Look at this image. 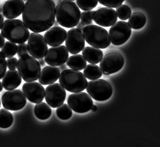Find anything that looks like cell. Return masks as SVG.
<instances>
[{
  "label": "cell",
  "instance_id": "6da1fadb",
  "mask_svg": "<svg viewBox=\"0 0 160 147\" xmlns=\"http://www.w3.org/2000/svg\"><path fill=\"white\" fill-rule=\"evenodd\" d=\"M23 22L36 33L51 28L56 19V4L52 0H28L22 12Z\"/></svg>",
  "mask_w": 160,
  "mask_h": 147
},
{
  "label": "cell",
  "instance_id": "7a4b0ae2",
  "mask_svg": "<svg viewBox=\"0 0 160 147\" xmlns=\"http://www.w3.org/2000/svg\"><path fill=\"white\" fill-rule=\"evenodd\" d=\"M81 12L75 2L62 0L56 7V16L58 24L66 28L75 27L79 23Z\"/></svg>",
  "mask_w": 160,
  "mask_h": 147
},
{
  "label": "cell",
  "instance_id": "3957f363",
  "mask_svg": "<svg viewBox=\"0 0 160 147\" xmlns=\"http://www.w3.org/2000/svg\"><path fill=\"white\" fill-rule=\"evenodd\" d=\"M1 34L13 43L21 44L28 40L30 32L25 23L19 19L5 20L1 28Z\"/></svg>",
  "mask_w": 160,
  "mask_h": 147
},
{
  "label": "cell",
  "instance_id": "277c9868",
  "mask_svg": "<svg viewBox=\"0 0 160 147\" xmlns=\"http://www.w3.org/2000/svg\"><path fill=\"white\" fill-rule=\"evenodd\" d=\"M60 85L68 91L78 93L86 89L88 81L86 77L79 71L66 69L62 71L59 75Z\"/></svg>",
  "mask_w": 160,
  "mask_h": 147
},
{
  "label": "cell",
  "instance_id": "5b68a950",
  "mask_svg": "<svg viewBox=\"0 0 160 147\" xmlns=\"http://www.w3.org/2000/svg\"><path fill=\"white\" fill-rule=\"evenodd\" d=\"M87 43L95 48L105 49L110 45L108 32L105 29L96 25H88L83 30Z\"/></svg>",
  "mask_w": 160,
  "mask_h": 147
},
{
  "label": "cell",
  "instance_id": "8992f818",
  "mask_svg": "<svg viewBox=\"0 0 160 147\" xmlns=\"http://www.w3.org/2000/svg\"><path fill=\"white\" fill-rule=\"evenodd\" d=\"M17 68L25 81H35L40 77L41 66L32 56L27 55L20 57L18 61Z\"/></svg>",
  "mask_w": 160,
  "mask_h": 147
},
{
  "label": "cell",
  "instance_id": "52a82bcc",
  "mask_svg": "<svg viewBox=\"0 0 160 147\" xmlns=\"http://www.w3.org/2000/svg\"><path fill=\"white\" fill-rule=\"evenodd\" d=\"M86 89L89 95L98 101L108 100L113 93V88L110 83L102 79L90 81L88 82Z\"/></svg>",
  "mask_w": 160,
  "mask_h": 147
},
{
  "label": "cell",
  "instance_id": "ba28073f",
  "mask_svg": "<svg viewBox=\"0 0 160 147\" xmlns=\"http://www.w3.org/2000/svg\"><path fill=\"white\" fill-rule=\"evenodd\" d=\"M124 64V58L120 53L113 51L102 57L100 68L104 75H110L119 71Z\"/></svg>",
  "mask_w": 160,
  "mask_h": 147
},
{
  "label": "cell",
  "instance_id": "9c48e42d",
  "mask_svg": "<svg viewBox=\"0 0 160 147\" xmlns=\"http://www.w3.org/2000/svg\"><path fill=\"white\" fill-rule=\"evenodd\" d=\"M1 100L4 108L11 111L21 110L27 103L26 96L19 89L5 92L2 96Z\"/></svg>",
  "mask_w": 160,
  "mask_h": 147
},
{
  "label": "cell",
  "instance_id": "30bf717a",
  "mask_svg": "<svg viewBox=\"0 0 160 147\" xmlns=\"http://www.w3.org/2000/svg\"><path fill=\"white\" fill-rule=\"evenodd\" d=\"M68 103L74 111L78 113L88 112L93 105L91 96L86 93L81 92L69 95Z\"/></svg>",
  "mask_w": 160,
  "mask_h": 147
},
{
  "label": "cell",
  "instance_id": "8fae6325",
  "mask_svg": "<svg viewBox=\"0 0 160 147\" xmlns=\"http://www.w3.org/2000/svg\"><path fill=\"white\" fill-rule=\"evenodd\" d=\"M27 47L28 53L38 59L43 58L48 50V45L43 36L36 32L30 34Z\"/></svg>",
  "mask_w": 160,
  "mask_h": 147
},
{
  "label": "cell",
  "instance_id": "7c38bea8",
  "mask_svg": "<svg viewBox=\"0 0 160 147\" xmlns=\"http://www.w3.org/2000/svg\"><path fill=\"white\" fill-rule=\"evenodd\" d=\"M109 32L111 42L115 46H120L129 40L132 31L128 22L118 21L111 27Z\"/></svg>",
  "mask_w": 160,
  "mask_h": 147
},
{
  "label": "cell",
  "instance_id": "4fadbf2b",
  "mask_svg": "<svg viewBox=\"0 0 160 147\" xmlns=\"http://www.w3.org/2000/svg\"><path fill=\"white\" fill-rule=\"evenodd\" d=\"M67 93L58 83H52L45 90L44 97L49 106L53 108L58 107L65 101Z\"/></svg>",
  "mask_w": 160,
  "mask_h": 147
},
{
  "label": "cell",
  "instance_id": "5bb4252c",
  "mask_svg": "<svg viewBox=\"0 0 160 147\" xmlns=\"http://www.w3.org/2000/svg\"><path fill=\"white\" fill-rule=\"evenodd\" d=\"M85 38L82 31L73 28L68 31L65 38V45L72 55L79 53L85 47Z\"/></svg>",
  "mask_w": 160,
  "mask_h": 147
},
{
  "label": "cell",
  "instance_id": "9a60e30c",
  "mask_svg": "<svg viewBox=\"0 0 160 147\" xmlns=\"http://www.w3.org/2000/svg\"><path fill=\"white\" fill-rule=\"evenodd\" d=\"M68 56L69 52L65 46H57L51 47L48 50L44 61L50 66H58L65 63Z\"/></svg>",
  "mask_w": 160,
  "mask_h": 147
},
{
  "label": "cell",
  "instance_id": "2e32d148",
  "mask_svg": "<svg viewBox=\"0 0 160 147\" xmlns=\"http://www.w3.org/2000/svg\"><path fill=\"white\" fill-rule=\"evenodd\" d=\"M118 19L116 12L110 7H103L94 11L93 20L100 26L109 27L116 23Z\"/></svg>",
  "mask_w": 160,
  "mask_h": 147
},
{
  "label": "cell",
  "instance_id": "e0dca14e",
  "mask_svg": "<svg viewBox=\"0 0 160 147\" xmlns=\"http://www.w3.org/2000/svg\"><path fill=\"white\" fill-rule=\"evenodd\" d=\"M22 89L26 97L31 102L37 104L44 99V87L37 82H27L23 84Z\"/></svg>",
  "mask_w": 160,
  "mask_h": 147
},
{
  "label": "cell",
  "instance_id": "ac0fdd59",
  "mask_svg": "<svg viewBox=\"0 0 160 147\" xmlns=\"http://www.w3.org/2000/svg\"><path fill=\"white\" fill-rule=\"evenodd\" d=\"M67 33L66 30L62 27H53L48 29L44 33V40L50 47L60 46L65 41Z\"/></svg>",
  "mask_w": 160,
  "mask_h": 147
},
{
  "label": "cell",
  "instance_id": "d6986e66",
  "mask_svg": "<svg viewBox=\"0 0 160 147\" xmlns=\"http://www.w3.org/2000/svg\"><path fill=\"white\" fill-rule=\"evenodd\" d=\"M22 0H8L2 6V14L6 18L14 19L20 16L24 7Z\"/></svg>",
  "mask_w": 160,
  "mask_h": 147
},
{
  "label": "cell",
  "instance_id": "ffe728a7",
  "mask_svg": "<svg viewBox=\"0 0 160 147\" xmlns=\"http://www.w3.org/2000/svg\"><path fill=\"white\" fill-rule=\"evenodd\" d=\"M60 72V70L57 67L47 66L41 72L38 78L39 82L44 86L54 83L58 80Z\"/></svg>",
  "mask_w": 160,
  "mask_h": 147
},
{
  "label": "cell",
  "instance_id": "44dd1931",
  "mask_svg": "<svg viewBox=\"0 0 160 147\" xmlns=\"http://www.w3.org/2000/svg\"><path fill=\"white\" fill-rule=\"evenodd\" d=\"M22 81V77L18 71L10 69L6 72L3 76L2 86L7 90H14L21 85Z\"/></svg>",
  "mask_w": 160,
  "mask_h": 147
},
{
  "label": "cell",
  "instance_id": "7402d4cb",
  "mask_svg": "<svg viewBox=\"0 0 160 147\" xmlns=\"http://www.w3.org/2000/svg\"><path fill=\"white\" fill-rule=\"evenodd\" d=\"M82 56L87 61L91 64H98L103 56L101 50L93 47H87L83 49Z\"/></svg>",
  "mask_w": 160,
  "mask_h": 147
},
{
  "label": "cell",
  "instance_id": "603a6c76",
  "mask_svg": "<svg viewBox=\"0 0 160 147\" xmlns=\"http://www.w3.org/2000/svg\"><path fill=\"white\" fill-rule=\"evenodd\" d=\"M146 17L145 15L141 12H135L130 16L128 24L132 29L139 30L145 25Z\"/></svg>",
  "mask_w": 160,
  "mask_h": 147
},
{
  "label": "cell",
  "instance_id": "cb8c5ba5",
  "mask_svg": "<svg viewBox=\"0 0 160 147\" xmlns=\"http://www.w3.org/2000/svg\"><path fill=\"white\" fill-rule=\"evenodd\" d=\"M67 64L72 69L80 71L85 68L87 65V62L82 55L75 54L68 59Z\"/></svg>",
  "mask_w": 160,
  "mask_h": 147
},
{
  "label": "cell",
  "instance_id": "d4e9b609",
  "mask_svg": "<svg viewBox=\"0 0 160 147\" xmlns=\"http://www.w3.org/2000/svg\"><path fill=\"white\" fill-rule=\"evenodd\" d=\"M34 112L38 118L40 120H44L51 116L52 110L48 104L41 102L35 106Z\"/></svg>",
  "mask_w": 160,
  "mask_h": 147
},
{
  "label": "cell",
  "instance_id": "484cf974",
  "mask_svg": "<svg viewBox=\"0 0 160 147\" xmlns=\"http://www.w3.org/2000/svg\"><path fill=\"white\" fill-rule=\"evenodd\" d=\"M84 75L89 80H95L101 78L102 72L98 66L96 64H88L84 69Z\"/></svg>",
  "mask_w": 160,
  "mask_h": 147
},
{
  "label": "cell",
  "instance_id": "4316f807",
  "mask_svg": "<svg viewBox=\"0 0 160 147\" xmlns=\"http://www.w3.org/2000/svg\"><path fill=\"white\" fill-rule=\"evenodd\" d=\"M13 120L11 113L6 109H0V128H8L13 123Z\"/></svg>",
  "mask_w": 160,
  "mask_h": 147
},
{
  "label": "cell",
  "instance_id": "83f0119b",
  "mask_svg": "<svg viewBox=\"0 0 160 147\" xmlns=\"http://www.w3.org/2000/svg\"><path fill=\"white\" fill-rule=\"evenodd\" d=\"M17 51V46L15 43L8 41L4 43L1 50V52L7 58L15 56Z\"/></svg>",
  "mask_w": 160,
  "mask_h": 147
},
{
  "label": "cell",
  "instance_id": "f1b7e54d",
  "mask_svg": "<svg viewBox=\"0 0 160 147\" xmlns=\"http://www.w3.org/2000/svg\"><path fill=\"white\" fill-rule=\"evenodd\" d=\"M56 112L58 117L63 120L69 119L72 115V108L67 104H62L58 107Z\"/></svg>",
  "mask_w": 160,
  "mask_h": 147
},
{
  "label": "cell",
  "instance_id": "f546056e",
  "mask_svg": "<svg viewBox=\"0 0 160 147\" xmlns=\"http://www.w3.org/2000/svg\"><path fill=\"white\" fill-rule=\"evenodd\" d=\"M98 0H77V5L79 8L84 11H89L95 8Z\"/></svg>",
  "mask_w": 160,
  "mask_h": 147
},
{
  "label": "cell",
  "instance_id": "4dcf8cb0",
  "mask_svg": "<svg viewBox=\"0 0 160 147\" xmlns=\"http://www.w3.org/2000/svg\"><path fill=\"white\" fill-rule=\"evenodd\" d=\"M117 16L120 20L126 21L128 20L131 15V10L127 5H120L116 9Z\"/></svg>",
  "mask_w": 160,
  "mask_h": 147
},
{
  "label": "cell",
  "instance_id": "1f68e13d",
  "mask_svg": "<svg viewBox=\"0 0 160 147\" xmlns=\"http://www.w3.org/2000/svg\"><path fill=\"white\" fill-rule=\"evenodd\" d=\"M94 11L83 12L80 15L81 22L85 26L92 25L93 23V15Z\"/></svg>",
  "mask_w": 160,
  "mask_h": 147
},
{
  "label": "cell",
  "instance_id": "d6a6232c",
  "mask_svg": "<svg viewBox=\"0 0 160 147\" xmlns=\"http://www.w3.org/2000/svg\"><path fill=\"white\" fill-rule=\"evenodd\" d=\"M125 0H98L101 5L111 8H117Z\"/></svg>",
  "mask_w": 160,
  "mask_h": 147
},
{
  "label": "cell",
  "instance_id": "836d02e7",
  "mask_svg": "<svg viewBox=\"0 0 160 147\" xmlns=\"http://www.w3.org/2000/svg\"><path fill=\"white\" fill-rule=\"evenodd\" d=\"M7 65L6 57L0 52V80L3 77L7 71Z\"/></svg>",
  "mask_w": 160,
  "mask_h": 147
},
{
  "label": "cell",
  "instance_id": "e575fe53",
  "mask_svg": "<svg viewBox=\"0 0 160 147\" xmlns=\"http://www.w3.org/2000/svg\"><path fill=\"white\" fill-rule=\"evenodd\" d=\"M18 56L19 57H22V56L28 55V49L27 45L26 43H21L17 46Z\"/></svg>",
  "mask_w": 160,
  "mask_h": 147
},
{
  "label": "cell",
  "instance_id": "d590c367",
  "mask_svg": "<svg viewBox=\"0 0 160 147\" xmlns=\"http://www.w3.org/2000/svg\"><path fill=\"white\" fill-rule=\"evenodd\" d=\"M18 59L15 57H12L8 58L7 65L8 68L10 69H15L17 66Z\"/></svg>",
  "mask_w": 160,
  "mask_h": 147
},
{
  "label": "cell",
  "instance_id": "8d00e7d4",
  "mask_svg": "<svg viewBox=\"0 0 160 147\" xmlns=\"http://www.w3.org/2000/svg\"><path fill=\"white\" fill-rule=\"evenodd\" d=\"M5 42V37L2 36L1 33H0V48H1L2 47L3 45H4Z\"/></svg>",
  "mask_w": 160,
  "mask_h": 147
},
{
  "label": "cell",
  "instance_id": "74e56055",
  "mask_svg": "<svg viewBox=\"0 0 160 147\" xmlns=\"http://www.w3.org/2000/svg\"><path fill=\"white\" fill-rule=\"evenodd\" d=\"M85 25L83 24L82 22H80L77 25V29H79V30H83L84 28L85 27Z\"/></svg>",
  "mask_w": 160,
  "mask_h": 147
},
{
  "label": "cell",
  "instance_id": "f35d334b",
  "mask_svg": "<svg viewBox=\"0 0 160 147\" xmlns=\"http://www.w3.org/2000/svg\"><path fill=\"white\" fill-rule=\"evenodd\" d=\"M4 17L2 15L0 14V30L1 29L2 27V24L4 23Z\"/></svg>",
  "mask_w": 160,
  "mask_h": 147
},
{
  "label": "cell",
  "instance_id": "ab89813d",
  "mask_svg": "<svg viewBox=\"0 0 160 147\" xmlns=\"http://www.w3.org/2000/svg\"><path fill=\"white\" fill-rule=\"evenodd\" d=\"M38 62L40 63V66H43L45 65V64H46V62H45V61H44V59H43V58H41V59H39Z\"/></svg>",
  "mask_w": 160,
  "mask_h": 147
},
{
  "label": "cell",
  "instance_id": "60d3db41",
  "mask_svg": "<svg viewBox=\"0 0 160 147\" xmlns=\"http://www.w3.org/2000/svg\"><path fill=\"white\" fill-rule=\"evenodd\" d=\"M58 68H59L60 71H64V70H65V69H66L67 68V65L64 63V64H62L61 66H59V67Z\"/></svg>",
  "mask_w": 160,
  "mask_h": 147
},
{
  "label": "cell",
  "instance_id": "b9f144b4",
  "mask_svg": "<svg viewBox=\"0 0 160 147\" xmlns=\"http://www.w3.org/2000/svg\"><path fill=\"white\" fill-rule=\"evenodd\" d=\"M91 109L93 112L96 111L98 110V107L96 106V105H93Z\"/></svg>",
  "mask_w": 160,
  "mask_h": 147
},
{
  "label": "cell",
  "instance_id": "7bdbcfd3",
  "mask_svg": "<svg viewBox=\"0 0 160 147\" xmlns=\"http://www.w3.org/2000/svg\"><path fill=\"white\" fill-rule=\"evenodd\" d=\"M2 89H3V86H2V83L0 81V92L2 91Z\"/></svg>",
  "mask_w": 160,
  "mask_h": 147
},
{
  "label": "cell",
  "instance_id": "ee69618b",
  "mask_svg": "<svg viewBox=\"0 0 160 147\" xmlns=\"http://www.w3.org/2000/svg\"><path fill=\"white\" fill-rule=\"evenodd\" d=\"M58 21H54V24H53V25H54V26H58Z\"/></svg>",
  "mask_w": 160,
  "mask_h": 147
},
{
  "label": "cell",
  "instance_id": "f6af8a7d",
  "mask_svg": "<svg viewBox=\"0 0 160 147\" xmlns=\"http://www.w3.org/2000/svg\"><path fill=\"white\" fill-rule=\"evenodd\" d=\"M2 12V7L0 6V14Z\"/></svg>",
  "mask_w": 160,
  "mask_h": 147
},
{
  "label": "cell",
  "instance_id": "bcb514c9",
  "mask_svg": "<svg viewBox=\"0 0 160 147\" xmlns=\"http://www.w3.org/2000/svg\"><path fill=\"white\" fill-rule=\"evenodd\" d=\"M1 99H0V108H1Z\"/></svg>",
  "mask_w": 160,
  "mask_h": 147
},
{
  "label": "cell",
  "instance_id": "7dc6e473",
  "mask_svg": "<svg viewBox=\"0 0 160 147\" xmlns=\"http://www.w3.org/2000/svg\"><path fill=\"white\" fill-rule=\"evenodd\" d=\"M24 1H27L28 0H23Z\"/></svg>",
  "mask_w": 160,
  "mask_h": 147
},
{
  "label": "cell",
  "instance_id": "c3c4849f",
  "mask_svg": "<svg viewBox=\"0 0 160 147\" xmlns=\"http://www.w3.org/2000/svg\"><path fill=\"white\" fill-rule=\"evenodd\" d=\"M69 1H75V0H69Z\"/></svg>",
  "mask_w": 160,
  "mask_h": 147
}]
</instances>
